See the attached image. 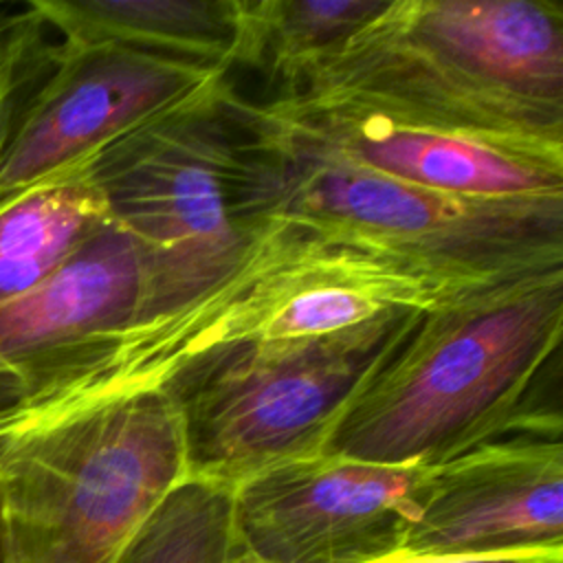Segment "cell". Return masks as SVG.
<instances>
[{"mask_svg": "<svg viewBox=\"0 0 563 563\" xmlns=\"http://www.w3.org/2000/svg\"><path fill=\"white\" fill-rule=\"evenodd\" d=\"M79 167L110 220L134 240L145 273L136 325L88 363L125 352L233 279L262 224L246 209L249 152L231 73L123 132Z\"/></svg>", "mask_w": 563, "mask_h": 563, "instance_id": "obj_3", "label": "cell"}, {"mask_svg": "<svg viewBox=\"0 0 563 563\" xmlns=\"http://www.w3.org/2000/svg\"><path fill=\"white\" fill-rule=\"evenodd\" d=\"M418 317L402 312L312 341L216 345L176 363L154 389L178 407L187 475L238 486L321 453L350 398Z\"/></svg>", "mask_w": 563, "mask_h": 563, "instance_id": "obj_6", "label": "cell"}, {"mask_svg": "<svg viewBox=\"0 0 563 563\" xmlns=\"http://www.w3.org/2000/svg\"><path fill=\"white\" fill-rule=\"evenodd\" d=\"M233 486L183 477L145 519L117 563H229Z\"/></svg>", "mask_w": 563, "mask_h": 563, "instance_id": "obj_15", "label": "cell"}, {"mask_svg": "<svg viewBox=\"0 0 563 563\" xmlns=\"http://www.w3.org/2000/svg\"><path fill=\"white\" fill-rule=\"evenodd\" d=\"M389 563H563V554H504V556H457V559H429V561H407L394 559Z\"/></svg>", "mask_w": 563, "mask_h": 563, "instance_id": "obj_17", "label": "cell"}, {"mask_svg": "<svg viewBox=\"0 0 563 563\" xmlns=\"http://www.w3.org/2000/svg\"><path fill=\"white\" fill-rule=\"evenodd\" d=\"M427 468L328 453L275 464L233 486V550L260 563H389Z\"/></svg>", "mask_w": 563, "mask_h": 563, "instance_id": "obj_7", "label": "cell"}, {"mask_svg": "<svg viewBox=\"0 0 563 563\" xmlns=\"http://www.w3.org/2000/svg\"><path fill=\"white\" fill-rule=\"evenodd\" d=\"M143 299L141 253L108 220L46 279L0 303V394L106 352L136 325Z\"/></svg>", "mask_w": 563, "mask_h": 563, "instance_id": "obj_11", "label": "cell"}, {"mask_svg": "<svg viewBox=\"0 0 563 563\" xmlns=\"http://www.w3.org/2000/svg\"><path fill=\"white\" fill-rule=\"evenodd\" d=\"M380 22L460 79L563 110V9L550 0H391Z\"/></svg>", "mask_w": 563, "mask_h": 563, "instance_id": "obj_12", "label": "cell"}, {"mask_svg": "<svg viewBox=\"0 0 563 563\" xmlns=\"http://www.w3.org/2000/svg\"><path fill=\"white\" fill-rule=\"evenodd\" d=\"M391 0H240V40L233 59L257 70L271 99L290 95L303 75L332 59L372 24ZM268 99V101H271Z\"/></svg>", "mask_w": 563, "mask_h": 563, "instance_id": "obj_14", "label": "cell"}, {"mask_svg": "<svg viewBox=\"0 0 563 563\" xmlns=\"http://www.w3.org/2000/svg\"><path fill=\"white\" fill-rule=\"evenodd\" d=\"M183 477V420L161 389L0 398L2 563H117Z\"/></svg>", "mask_w": 563, "mask_h": 563, "instance_id": "obj_2", "label": "cell"}, {"mask_svg": "<svg viewBox=\"0 0 563 563\" xmlns=\"http://www.w3.org/2000/svg\"><path fill=\"white\" fill-rule=\"evenodd\" d=\"M563 334V266L420 312L350 398L321 453L435 466L519 431L561 433V413L521 402Z\"/></svg>", "mask_w": 563, "mask_h": 563, "instance_id": "obj_1", "label": "cell"}, {"mask_svg": "<svg viewBox=\"0 0 563 563\" xmlns=\"http://www.w3.org/2000/svg\"><path fill=\"white\" fill-rule=\"evenodd\" d=\"M0 563H2V548H0Z\"/></svg>", "mask_w": 563, "mask_h": 563, "instance_id": "obj_20", "label": "cell"}, {"mask_svg": "<svg viewBox=\"0 0 563 563\" xmlns=\"http://www.w3.org/2000/svg\"><path fill=\"white\" fill-rule=\"evenodd\" d=\"M295 141L374 174L455 196H563V147L407 123L336 95L260 101Z\"/></svg>", "mask_w": 563, "mask_h": 563, "instance_id": "obj_9", "label": "cell"}, {"mask_svg": "<svg viewBox=\"0 0 563 563\" xmlns=\"http://www.w3.org/2000/svg\"><path fill=\"white\" fill-rule=\"evenodd\" d=\"M227 70L99 44L66 48L13 110L0 145V198L40 185Z\"/></svg>", "mask_w": 563, "mask_h": 563, "instance_id": "obj_8", "label": "cell"}, {"mask_svg": "<svg viewBox=\"0 0 563 563\" xmlns=\"http://www.w3.org/2000/svg\"><path fill=\"white\" fill-rule=\"evenodd\" d=\"M66 48L114 44L231 73L240 0H37Z\"/></svg>", "mask_w": 563, "mask_h": 563, "instance_id": "obj_13", "label": "cell"}, {"mask_svg": "<svg viewBox=\"0 0 563 563\" xmlns=\"http://www.w3.org/2000/svg\"><path fill=\"white\" fill-rule=\"evenodd\" d=\"M33 2L20 20L0 33V101L20 84L46 75L55 64V40Z\"/></svg>", "mask_w": 563, "mask_h": 563, "instance_id": "obj_16", "label": "cell"}, {"mask_svg": "<svg viewBox=\"0 0 563 563\" xmlns=\"http://www.w3.org/2000/svg\"><path fill=\"white\" fill-rule=\"evenodd\" d=\"M238 114L255 222L282 220L479 282L563 266V196L471 198L424 189L295 141L240 92Z\"/></svg>", "mask_w": 563, "mask_h": 563, "instance_id": "obj_4", "label": "cell"}, {"mask_svg": "<svg viewBox=\"0 0 563 563\" xmlns=\"http://www.w3.org/2000/svg\"><path fill=\"white\" fill-rule=\"evenodd\" d=\"M262 222L260 238L233 279L152 339L79 372L75 396L154 389L176 363L207 347L323 339L385 317L431 310L499 284L449 275L282 220Z\"/></svg>", "mask_w": 563, "mask_h": 563, "instance_id": "obj_5", "label": "cell"}, {"mask_svg": "<svg viewBox=\"0 0 563 563\" xmlns=\"http://www.w3.org/2000/svg\"><path fill=\"white\" fill-rule=\"evenodd\" d=\"M229 563H260V561H255V559L249 556V554H242V552H235V550H233V556H231Z\"/></svg>", "mask_w": 563, "mask_h": 563, "instance_id": "obj_19", "label": "cell"}, {"mask_svg": "<svg viewBox=\"0 0 563 563\" xmlns=\"http://www.w3.org/2000/svg\"><path fill=\"white\" fill-rule=\"evenodd\" d=\"M15 20H18V9L13 4L0 2V33H4L9 26H13Z\"/></svg>", "mask_w": 563, "mask_h": 563, "instance_id": "obj_18", "label": "cell"}, {"mask_svg": "<svg viewBox=\"0 0 563 563\" xmlns=\"http://www.w3.org/2000/svg\"><path fill=\"white\" fill-rule=\"evenodd\" d=\"M563 554L561 433L519 431L429 466L398 559Z\"/></svg>", "mask_w": 563, "mask_h": 563, "instance_id": "obj_10", "label": "cell"}]
</instances>
